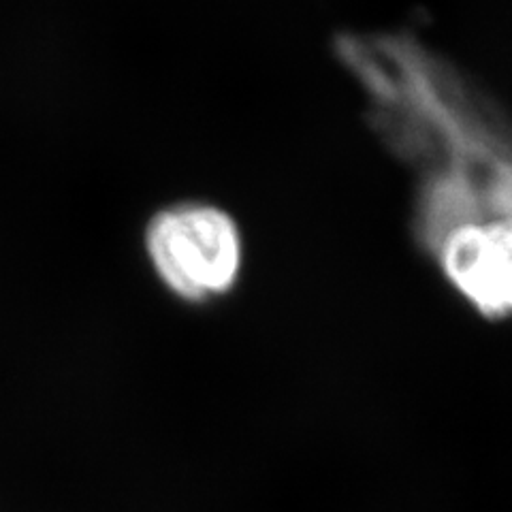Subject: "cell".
I'll return each instance as SVG.
<instances>
[{"label":"cell","instance_id":"6da1fadb","mask_svg":"<svg viewBox=\"0 0 512 512\" xmlns=\"http://www.w3.org/2000/svg\"><path fill=\"white\" fill-rule=\"evenodd\" d=\"M335 54L414 173L412 229L429 259L512 231V120L495 101L412 35H340Z\"/></svg>","mask_w":512,"mask_h":512},{"label":"cell","instance_id":"7a4b0ae2","mask_svg":"<svg viewBox=\"0 0 512 512\" xmlns=\"http://www.w3.org/2000/svg\"><path fill=\"white\" fill-rule=\"evenodd\" d=\"M146 250L158 278L190 303L227 295L242 271L237 222L210 203H180L158 212L148 224Z\"/></svg>","mask_w":512,"mask_h":512}]
</instances>
